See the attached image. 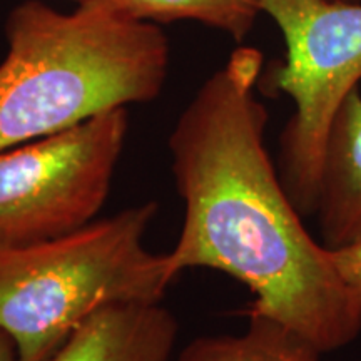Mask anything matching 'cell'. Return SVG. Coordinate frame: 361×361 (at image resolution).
Here are the masks:
<instances>
[{
  "label": "cell",
  "instance_id": "cell-4",
  "mask_svg": "<svg viewBox=\"0 0 361 361\" xmlns=\"http://www.w3.org/2000/svg\"><path fill=\"white\" fill-rule=\"evenodd\" d=\"M259 7L286 44L284 62L259 80L295 102L279 137L278 173L296 209L311 218L329 128L361 80V2L259 0Z\"/></svg>",
  "mask_w": 361,
  "mask_h": 361
},
{
  "label": "cell",
  "instance_id": "cell-6",
  "mask_svg": "<svg viewBox=\"0 0 361 361\" xmlns=\"http://www.w3.org/2000/svg\"><path fill=\"white\" fill-rule=\"evenodd\" d=\"M178 319L161 303L102 308L45 361H173Z\"/></svg>",
  "mask_w": 361,
  "mask_h": 361
},
{
  "label": "cell",
  "instance_id": "cell-9",
  "mask_svg": "<svg viewBox=\"0 0 361 361\" xmlns=\"http://www.w3.org/2000/svg\"><path fill=\"white\" fill-rule=\"evenodd\" d=\"M117 11L142 22L196 20L241 42L261 13L259 0H111Z\"/></svg>",
  "mask_w": 361,
  "mask_h": 361
},
{
  "label": "cell",
  "instance_id": "cell-13",
  "mask_svg": "<svg viewBox=\"0 0 361 361\" xmlns=\"http://www.w3.org/2000/svg\"><path fill=\"white\" fill-rule=\"evenodd\" d=\"M343 2H361V0H343Z\"/></svg>",
  "mask_w": 361,
  "mask_h": 361
},
{
  "label": "cell",
  "instance_id": "cell-2",
  "mask_svg": "<svg viewBox=\"0 0 361 361\" xmlns=\"http://www.w3.org/2000/svg\"><path fill=\"white\" fill-rule=\"evenodd\" d=\"M0 62V152L74 128L102 112L157 99L169 42L111 0L69 13L29 0L6 20Z\"/></svg>",
  "mask_w": 361,
  "mask_h": 361
},
{
  "label": "cell",
  "instance_id": "cell-3",
  "mask_svg": "<svg viewBox=\"0 0 361 361\" xmlns=\"http://www.w3.org/2000/svg\"><path fill=\"white\" fill-rule=\"evenodd\" d=\"M156 201L126 207L62 234L0 243V329L17 361H45L97 311L123 303H161L174 276L168 252L146 247Z\"/></svg>",
  "mask_w": 361,
  "mask_h": 361
},
{
  "label": "cell",
  "instance_id": "cell-7",
  "mask_svg": "<svg viewBox=\"0 0 361 361\" xmlns=\"http://www.w3.org/2000/svg\"><path fill=\"white\" fill-rule=\"evenodd\" d=\"M314 218L322 243L336 250L361 241V94L353 89L329 128Z\"/></svg>",
  "mask_w": 361,
  "mask_h": 361
},
{
  "label": "cell",
  "instance_id": "cell-10",
  "mask_svg": "<svg viewBox=\"0 0 361 361\" xmlns=\"http://www.w3.org/2000/svg\"><path fill=\"white\" fill-rule=\"evenodd\" d=\"M331 256L343 284L361 311V241L331 250Z\"/></svg>",
  "mask_w": 361,
  "mask_h": 361
},
{
  "label": "cell",
  "instance_id": "cell-5",
  "mask_svg": "<svg viewBox=\"0 0 361 361\" xmlns=\"http://www.w3.org/2000/svg\"><path fill=\"white\" fill-rule=\"evenodd\" d=\"M129 129L126 107L0 152V243L27 245L92 223Z\"/></svg>",
  "mask_w": 361,
  "mask_h": 361
},
{
  "label": "cell",
  "instance_id": "cell-11",
  "mask_svg": "<svg viewBox=\"0 0 361 361\" xmlns=\"http://www.w3.org/2000/svg\"><path fill=\"white\" fill-rule=\"evenodd\" d=\"M0 361H17L16 343L4 329H0Z\"/></svg>",
  "mask_w": 361,
  "mask_h": 361
},
{
  "label": "cell",
  "instance_id": "cell-8",
  "mask_svg": "<svg viewBox=\"0 0 361 361\" xmlns=\"http://www.w3.org/2000/svg\"><path fill=\"white\" fill-rule=\"evenodd\" d=\"M247 318L241 335L194 338L173 361H323L322 350L290 324L264 314Z\"/></svg>",
  "mask_w": 361,
  "mask_h": 361
},
{
  "label": "cell",
  "instance_id": "cell-12",
  "mask_svg": "<svg viewBox=\"0 0 361 361\" xmlns=\"http://www.w3.org/2000/svg\"><path fill=\"white\" fill-rule=\"evenodd\" d=\"M74 2H78V6H80V4H89V2H96V0H74Z\"/></svg>",
  "mask_w": 361,
  "mask_h": 361
},
{
  "label": "cell",
  "instance_id": "cell-1",
  "mask_svg": "<svg viewBox=\"0 0 361 361\" xmlns=\"http://www.w3.org/2000/svg\"><path fill=\"white\" fill-rule=\"evenodd\" d=\"M263 54L239 47L204 80L169 135L184 221L168 252L174 279L207 268L251 291L245 314L298 329L323 355L353 343L361 311L331 250L303 224L264 146L268 112L255 89Z\"/></svg>",
  "mask_w": 361,
  "mask_h": 361
}]
</instances>
